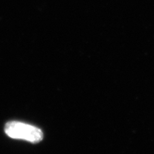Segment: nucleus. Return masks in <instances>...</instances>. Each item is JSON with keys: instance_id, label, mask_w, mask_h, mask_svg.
<instances>
[{"instance_id": "1", "label": "nucleus", "mask_w": 154, "mask_h": 154, "mask_svg": "<svg viewBox=\"0 0 154 154\" xmlns=\"http://www.w3.org/2000/svg\"><path fill=\"white\" fill-rule=\"evenodd\" d=\"M5 134L13 139L24 140L32 143H37L44 138L40 128L20 121H11L7 122L5 127Z\"/></svg>"}]
</instances>
